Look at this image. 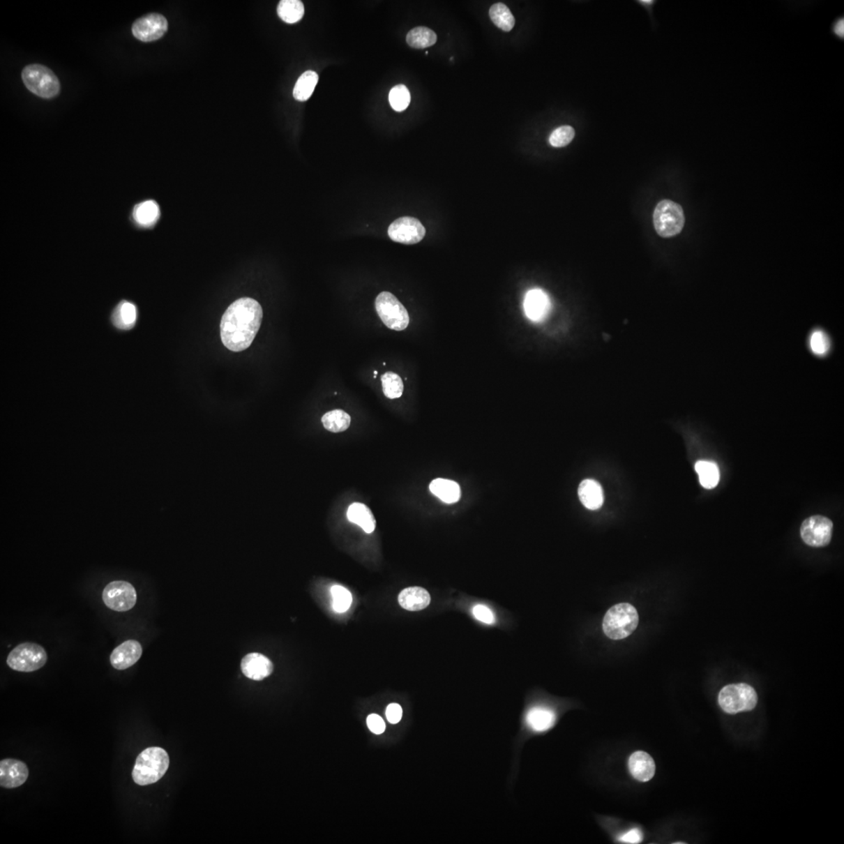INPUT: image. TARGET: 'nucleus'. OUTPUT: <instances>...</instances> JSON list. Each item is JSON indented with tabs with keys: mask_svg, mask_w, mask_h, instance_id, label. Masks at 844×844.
<instances>
[{
	"mask_svg": "<svg viewBox=\"0 0 844 844\" xmlns=\"http://www.w3.org/2000/svg\"><path fill=\"white\" fill-rule=\"evenodd\" d=\"M639 615L628 603H621L610 608L603 621V631L610 639L619 640L628 638L638 628Z\"/></svg>",
	"mask_w": 844,
	"mask_h": 844,
	"instance_id": "7ed1b4c3",
	"label": "nucleus"
},
{
	"mask_svg": "<svg viewBox=\"0 0 844 844\" xmlns=\"http://www.w3.org/2000/svg\"><path fill=\"white\" fill-rule=\"evenodd\" d=\"M375 309L379 317L389 329L404 331L410 323V317L398 299L389 292H382L375 299Z\"/></svg>",
	"mask_w": 844,
	"mask_h": 844,
	"instance_id": "6e6552de",
	"label": "nucleus"
},
{
	"mask_svg": "<svg viewBox=\"0 0 844 844\" xmlns=\"http://www.w3.org/2000/svg\"><path fill=\"white\" fill-rule=\"evenodd\" d=\"M137 308L135 304L128 301H122L114 310L112 322L114 326L119 329H131L137 320Z\"/></svg>",
	"mask_w": 844,
	"mask_h": 844,
	"instance_id": "b1692460",
	"label": "nucleus"
},
{
	"mask_svg": "<svg viewBox=\"0 0 844 844\" xmlns=\"http://www.w3.org/2000/svg\"><path fill=\"white\" fill-rule=\"evenodd\" d=\"M400 605L407 611L419 612L426 608L431 602L430 594L421 587H409L399 594Z\"/></svg>",
	"mask_w": 844,
	"mask_h": 844,
	"instance_id": "aec40b11",
	"label": "nucleus"
},
{
	"mask_svg": "<svg viewBox=\"0 0 844 844\" xmlns=\"http://www.w3.org/2000/svg\"><path fill=\"white\" fill-rule=\"evenodd\" d=\"M551 303L550 298L541 289H532L528 292L524 301L525 315L530 320L538 322L546 318L550 312Z\"/></svg>",
	"mask_w": 844,
	"mask_h": 844,
	"instance_id": "f3484780",
	"label": "nucleus"
},
{
	"mask_svg": "<svg viewBox=\"0 0 844 844\" xmlns=\"http://www.w3.org/2000/svg\"><path fill=\"white\" fill-rule=\"evenodd\" d=\"M491 21L497 27L504 31H510L515 27V19L512 13L505 4L498 3L491 6L490 10Z\"/></svg>",
	"mask_w": 844,
	"mask_h": 844,
	"instance_id": "7c9ffc66",
	"label": "nucleus"
},
{
	"mask_svg": "<svg viewBox=\"0 0 844 844\" xmlns=\"http://www.w3.org/2000/svg\"><path fill=\"white\" fill-rule=\"evenodd\" d=\"M653 3L654 2L651 1V0H648V1H647H647H646V0H645V1H640V3L645 4V5H651V4H653Z\"/></svg>",
	"mask_w": 844,
	"mask_h": 844,
	"instance_id": "a19ab883",
	"label": "nucleus"
},
{
	"mask_svg": "<svg viewBox=\"0 0 844 844\" xmlns=\"http://www.w3.org/2000/svg\"><path fill=\"white\" fill-rule=\"evenodd\" d=\"M430 491L432 495L437 496L446 504H453L459 501L460 498V489L459 485L452 480L444 478H437L433 480L430 485Z\"/></svg>",
	"mask_w": 844,
	"mask_h": 844,
	"instance_id": "5701e85b",
	"label": "nucleus"
},
{
	"mask_svg": "<svg viewBox=\"0 0 844 844\" xmlns=\"http://www.w3.org/2000/svg\"><path fill=\"white\" fill-rule=\"evenodd\" d=\"M579 497L582 504L589 510H597L603 504V492L599 483L593 479H586L579 487Z\"/></svg>",
	"mask_w": 844,
	"mask_h": 844,
	"instance_id": "412c9836",
	"label": "nucleus"
},
{
	"mask_svg": "<svg viewBox=\"0 0 844 844\" xmlns=\"http://www.w3.org/2000/svg\"><path fill=\"white\" fill-rule=\"evenodd\" d=\"M628 769L632 776L640 782L651 781L655 774L653 758L644 751H636L628 759Z\"/></svg>",
	"mask_w": 844,
	"mask_h": 844,
	"instance_id": "a211bd4d",
	"label": "nucleus"
},
{
	"mask_svg": "<svg viewBox=\"0 0 844 844\" xmlns=\"http://www.w3.org/2000/svg\"><path fill=\"white\" fill-rule=\"evenodd\" d=\"M575 135L573 127L566 126L557 128L550 136V144L556 148L566 146L573 140Z\"/></svg>",
	"mask_w": 844,
	"mask_h": 844,
	"instance_id": "f704fd0d",
	"label": "nucleus"
},
{
	"mask_svg": "<svg viewBox=\"0 0 844 844\" xmlns=\"http://www.w3.org/2000/svg\"><path fill=\"white\" fill-rule=\"evenodd\" d=\"M402 707L398 704H391L386 709V718L391 724H397L400 723L402 718Z\"/></svg>",
	"mask_w": 844,
	"mask_h": 844,
	"instance_id": "58836bf2",
	"label": "nucleus"
},
{
	"mask_svg": "<svg viewBox=\"0 0 844 844\" xmlns=\"http://www.w3.org/2000/svg\"><path fill=\"white\" fill-rule=\"evenodd\" d=\"M407 43L414 49H425L430 47L437 41V36L435 32L426 27L414 28L408 32Z\"/></svg>",
	"mask_w": 844,
	"mask_h": 844,
	"instance_id": "c85d7f7f",
	"label": "nucleus"
},
{
	"mask_svg": "<svg viewBox=\"0 0 844 844\" xmlns=\"http://www.w3.org/2000/svg\"><path fill=\"white\" fill-rule=\"evenodd\" d=\"M241 670L246 677L252 680L262 681L273 672L274 665L266 656L259 653H251L246 655L243 658Z\"/></svg>",
	"mask_w": 844,
	"mask_h": 844,
	"instance_id": "dca6fc26",
	"label": "nucleus"
},
{
	"mask_svg": "<svg viewBox=\"0 0 844 844\" xmlns=\"http://www.w3.org/2000/svg\"><path fill=\"white\" fill-rule=\"evenodd\" d=\"M22 81L31 93L43 99H53L60 93L61 83L56 75L41 64H30L22 73Z\"/></svg>",
	"mask_w": 844,
	"mask_h": 844,
	"instance_id": "20e7f679",
	"label": "nucleus"
},
{
	"mask_svg": "<svg viewBox=\"0 0 844 844\" xmlns=\"http://www.w3.org/2000/svg\"><path fill=\"white\" fill-rule=\"evenodd\" d=\"M333 597V608L338 613L346 612L352 606V595L348 589L341 586H334L331 589Z\"/></svg>",
	"mask_w": 844,
	"mask_h": 844,
	"instance_id": "72a5a7b5",
	"label": "nucleus"
},
{
	"mask_svg": "<svg viewBox=\"0 0 844 844\" xmlns=\"http://www.w3.org/2000/svg\"><path fill=\"white\" fill-rule=\"evenodd\" d=\"M47 662L45 649L35 642H24L10 652L6 664L11 670L32 672L40 670Z\"/></svg>",
	"mask_w": 844,
	"mask_h": 844,
	"instance_id": "0eeeda50",
	"label": "nucleus"
},
{
	"mask_svg": "<svg viewBox=\"0 0 844 844\" xmlns=\"http://www.w3.org/2000/svg\"><path fill=\"white\" fill-rule=\"evenodd\" d=\"M833 31H834V33L835 35L838 36H840L841 38V36H843V18H842V19H841H841H839V20H838V21H837V22H836L834 23V27H833Z\"/></svg>",
	"mask_w": 844,
	"mask_h": 844,
	"instance_id": "ea45409f",
	"label": "nucleus"
},
{
	"mask_svg": "<svg viewBox=\"0 0 844 844\" xmlns=\"http://www.w3.org/2000/svg\"><path fill=\"white\" fill-rule=\"evenodd\" d=\"M262 318L261 304L253 299L245 297L232 303L220 324L224 346L233 352L249 348L261 328Z\"/></svg>",
	"mask_w": 844,
	"mask_h": 844,
	"instance_id": "f257e3e1",
	"label": "nucleus"
},
{
	"mask_svg": "<svg viewBox=\"0 0 844 844\" xmlns=\"http://www.w3.org/2000/svg\"><path fill=\"white\" fill-rule=\"evenodd\" d=\"M473 615L475 618L485 624L492 625L495 622V617L489 608L483 605H478L473 608Z\"/></svg>",
	"mask_w": 844,
	"mask_h": 844,
	"instance_id": "c9c22d12",
	"label": "nucleus"
},
{
	"mask_svg": "<svg viewBox=\"0 0 844 844\" xmlns=\"http://www.w3.org/2000/svg\"><path fill=\"white\" fill-rule=\"evenodd\" d=\"M758 700L754 688L746 684L725 686L718 695L721 709L730 715L754 709Z\"/></svg>",
	"mask_w": 844,
	"mask_h": 844,
	"instance_id": "39448f33",
	"label": "nucleus"
},
{
	"mask_svg": "<svg viewBox=\"0 0 844 844\" xmlns=\"http://www.w3.org/2000/svg\"><path fill=\"white\" fill-rule=\"evenodd\" d=\"M695 470L698 474L700 483L704 488L710 490L718 485L720 473L716 463L700 460L695 465Z\"/></svg>",
	"mask_w": 844,
	"mask_h": 844,
	"instance_id": "cd10ccee",
	"label": "nucleus"
},
{
	"mask_svg": "<svg viewBox=\"0 0 844 844\" xmlns=\"http://www.w3.org/2000/svg\"><path fill=\"white\" fill-rule=\"evenodd\" d=\"M167 28V19L153 13L137 19L133 24L132 31L137 40L149 43L160 40L166 33Z\"/></svg>",
	"mask_w": 844,
	"mask_h": 844,
	"instance_id": "f8f14e48",
	"label": "nucleus"
},
{
	"mask_svg": "<svg viewBox=\"0 0 844 844\" xmlns=\"http://www.w3.org/2000/svg\"><path fill=\"white\" fill-rule=\"evenodd\" d=\"M374 374H375V375H378V372H377V371H375V372H374Z\"/></svg>",
	"mask_w": 844,
	"mask_h": 844,
	"instance_id": "79ce46f5",
	"label": "nucleus"
},
{
	"mask_svg": "<svg viewBox=\"0 0 844 844\" xmlns=\"http://www.w3.org/2000/svg\"><path fill=\"white\" fill-rule=\"evenodd\" d=\"M318 82V75L315 71L308 70L299 77L294 89V98L301 102L307 101L312 96Z\"/></svg>",
	"mask_w": 844,
	"mask_h": 844,
	"instance_id": "a878e982",
	"label": "nucleus"
},
{
	"mask_svg": "<svg viewBox=\"0 0 844 844\" xmlns=\"http://www.w3.org/2000/svg\"><path fill=\"white\" fill-rule=\"evenodd\" d=\"M29 771L27 764L16 759H3L0 762V785L6 789L21 787L27 781Z\"/></svg>",
	"mask_w": 844,
	"mask_h": 844,
	"instance_id": "ddd939ff",
	"label": "nucleus"
},
{
	"mask_svg": "<svg viewBox=\"0 0 844 844\" xmlns=\"http://www.w3.org/2000/svg\"><path fill=\"white\" fill-rule=\"evenodd\" d=\"M556 720L555 712L547 707H532L525 716V723L535 732H543L550 730L555 725Z\"/></svg>",
	"mask_w": 844,
	"mask_h": 844,
	"instance_id": "6ab92c4d",
	"label": "nucleus"
},
{
	"mask_svg": "<svg viewBox=\"0 0 844 844\" xmlns=\"http://www.w3.org/2000/svg\"><path fill=\"white\" fill-rule=\"evenodd\" d=\"M653 220L656 232L663 238L679 235L685 225L683 209L670 199L662 200L656 206Z\"/></svg>",
	"mask_w": 844,
	"mask_h": 844,
	"instance_id": "423d86ee",
	"label": "nucleus"
},
{
	"mask_svg": "<svg viewBox=\"0 0 844 844\" xmlns=\"http://www.w3.org/2000/svg\"><path fill=\"white\" fill-rule=\"evenodd\" d=\"M347 518L350 522L359 525L367 534H372L376 527V521L368 506L362 503H354L349 506Z\"/></svg>",
	"mask_w": 844,
	"mask_h": 844,
	"instance_id": "4be33fe9",
	"label": "nucleus"
},
{
	"mask_svg": "<svg viewBox=\"0 0 844 844\" xmlns=\"http://www.w3.org/2000/svg\"><path fill=\"white\" fill-rule=\"evenodd\" d=\"M324 428L331 432L338 433L348 430L352 418L349 415L340 409L327 412L322 419Z\"/></svg>",
	"mask_w": 844,
	"mask_h": 844,
	"instance_id": "c756f323",
	"label": "nucleus"
},
{
	"mask_svg": "<svg viewBox=\"0 0 844 844\" xmlns=\"http://www.w3.org/2000/svg\"><path fill=\"white\" fill-rule=\"evenodd\" d=\"M806 347L809 353L819 359H826L833 354L834 341L833 336L826 329L815 326L807 336Z\"/></svg>",
	"mask_w": 844,
	"mask_h": 844,
	"instance_id": "4468645a",
	"label": "nucleus"
},
{
	"mask_svg": "<svg viewBox=\"0 0 844 844\" xmlns=\"http://www.w3.org/2000/svg\"><path fill=\"white\" fill-rule=\"evenodd\" d=\"M833 522L822 515L811 516L804 521L801 527L803 541L813 548L827 546L832 538Z\"/></svg>",
	"mask_w": 844,
	"mask_h": 844,
	"instance_id": "9d476101",
	"label": "nucleus"
},
{
	"mask_svg": "<svg viewBox=\"0 0 844 844\" xmlns=\"http://www.w3.org/2000/svg\"><path fill=\"white\" fill-rule=\"evenodd\" d=\"M367 725L375 734L380 735L386 730V724L379 716L372 714L367 718Z\"/></svg>",
	"mask_w": 844,
	"mask_h": 844,
	"instance_id": "e433bc0d",
	"label": "nucleus"
},
{
	"mask_svg": "<svg viewBox=\"0 0 844 844\" xmlns=\"http://www.w3.org/2000/svg\"><path fill=\"white\" fill-rule=\"evenodd\" d=\"M389 100L395 112H404L410 105L411 94L405 84H398L389 93Z\"/></svg>",
	"mask_w": 844,
	"mask_h": 844,
	"instance_id": "473e14b6",
	"label": "nucleus"
},
{
	"mask_svg": "<svg viewBox=\"0 0 844 844\" xmlns=\"http://www.w3.org/2000/svg\"><path fill=\"white\" fill-rule=\"evenodd\" d=\"M160 214L158 204L153 200H147L135 206L133 217L136 224L147 228L157 223Z\"/></svg>",
	"mask_w": 844,
	"mask_h": 844,
	"instance_id": "393cba45",
	"label": "nucleus"
},
{
	"mask_svg": "<svg viewBox=\"0 0 844 844\" xmlns=\"http://www.w3.org/2000/svg\"><path fill=\"white\" fill-rule=\"evenodd\" d=\"M170 764L167 751L158 746H152L142 751L133 771L134 782L140 785H147L158 782L163 777Z\"/></svg>",
	"mask_w": 844,
	"mask_h": 844,
	"instance_id": "f03ea898",
	"label": "nucleus"
},
{
	"mask_svg": "<svg viewBox=\"0 0 844 844\" xmlns=\"http://www.w3.org/2000/svg\"><path fill=\"white\" fill-rule=\"evenodd\" d=\"M644 836L641 830L639 829H633L628 832L621 834L619 837V841L626 843L636 844L642 842Z\"/></svg>",
	"mask_w": 844,
	"mask_h": 844,
	"instance_id": "4c0bfd02",
	"label": "nucleus"
},
{
	"mask_svg": "<svg viewBox=\"0 0 844 844\" xmlns=\"http://www.w3.org/2000/svg\"><path fill=\"white\" fill-rule=\"evenodd\" d=\"M142 654V648L138 641L129 640L116 647L110 655V661L116 670H126L133 666Z\"/></svg>",
	"mask_w": 844,
	"mask_h": 844,
	"instance_id": "2eb2a0df",
	"label": "nucleus"
},
{
	"mask_svg": "<svg viewBox=\"0 0 844 844\" xmlns=\"http://www.w3.org/2000/svg\"><path fill=\"white\" fill-rule=\"evenodd\" d=\"M277 12L279 17L288 24L300 22L304 15V6L300 0H282Z\"/></svg>",
	"mask_w": 844,
	"mask_h": 844,
	"instance_id": "bb28decb",
	"label": "nucleus"
},
{
	"mask_svg": "<svg viewBox=\"0 0 844 844\" xmlns=\"http://www.w3.org/2000/svg\"><path fill=\"white\" fill-rule=\"evenodd\" d=\"M426 230L417 218H400L389 225L388 235L393 241L406 245L419 243L424 239Z\"/></svg>",
	"mask_w": 844,
	"mask_h": 844,
	"instance_id": "9b49d317",
	"label": "nucleus"
},
{
	"mask_svg": "<svg viewBox=\"0 0 844 844\" xmlns=\"http://www.w3.org/2000/svg\"><path fill=\"white\" fill-rule=\"evenodd\" d=\"M382 391L389 399H398L404 393L405 386L400 375L388 372L381 377Z\"/></svg>",
	"mask_w": 844,
	"mask_h": 844,
	"instance_id": "2f4dec72",
	"label": "nucleus"
},
{
	"mask_svg": "<svg viewBox=\"0 0 844 844\" xmlns=\"http://www.w3.org/2000/svg\"><path fill=\"white\" fill-rule=\"evenodd\" d=\"M103 601L113 611L126 612L135 607L137 594L131 583L114 581L107 584L103 589Z\"/></svg>",
	"mask_w": 844,
	"mask_h": 844,
	"instance_id": "1a4fd4ad",
	"label": "nucleus"
}]
</instances>
